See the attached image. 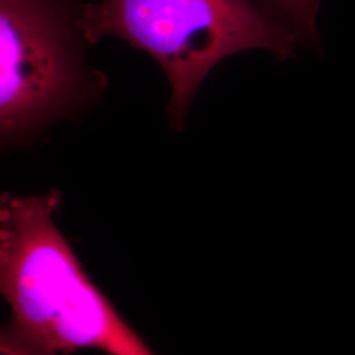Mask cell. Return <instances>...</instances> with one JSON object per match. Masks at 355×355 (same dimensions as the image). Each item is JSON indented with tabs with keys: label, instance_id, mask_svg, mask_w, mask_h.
<instances>
[{
	"label": "cell",
	"instance_id": "1",
	"mask_svg": "<svg viewBox=\"0 0 355 355\" xmlns=\"http://www.w3.org/2000/svg\"><path fill=\"white\" fill-rule=\"evenodd\" d=\"M62 193L0 198V292L13 324L60 355H157L91 280L54 221Z\"/></svg>",
	"mask_w": 355,
	"mask_h": 355
},
{
	"label": "cell",
	"instance_id": "2",
	"mask_svg": "<svg viewBox=\"0 0 355 355\" xmlns=\"http://www.w3.org/2000/svg\"><path fill=\"white\" fill-rule=\"evenodd\" d=\"M80 23L91 45L121 38L159 64L171 89L168 120L177 129L221 61L250 49L284 60L297 44L253 0H99L80 4Z\"/></svg>",
	"mask_w": 355,
	"mask_h": 355
},
{
	"label": "cell",
	"instance_id": "3",
	"mask_svg": "<svg viewBox=\"0 0 355 355\" xmlns=\"http://www.w3.org/2000/svg\"><path fill=\"white\" fill-rule=\"evenodd\" d=\"M76 0H0V137L29 145L101 101L107 78L86 64Z\"/></svg>",
	"mask_w": 355,
	"mask_h": 355
},
{
	"label": "cell",
	"instance_id": "4",
	"mask_svg": "<svg viewBox=\"0 0 355 355\" xmlns=\"http://www.w3.org/2000/svg\"><path fill=\"white\" fill-rule=\"evenodd\" d=\"M259 7L291 33L296 42L313 46L318 42L316 31L320 0H258Z\"/></svg>",
	"mask_w": 355,
	"mask_h": 355
},
{
	"label": "cell",
	"instance_id": "5",
	"mask_svg": "<svg viewBox=\"0 0 355 355\" xmlns=\"http://www.w3.org/2000/svg\"><path fill=\"white\" fill-rule=\"evenodd\" d=\"M0 355H60L31 338L12 321L0 330Z\"/></svg>",
	"mask_w": 355,
	"mask_h": 355
}]
</instances>
